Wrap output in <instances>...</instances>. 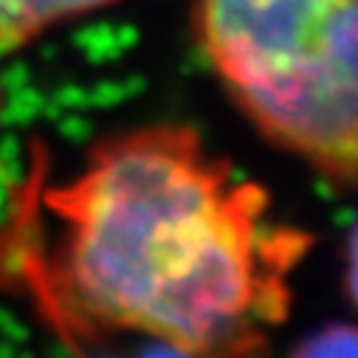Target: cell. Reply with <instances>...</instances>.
Wrapping results in <instances>:
<instances>
[{
  "label": "cell",
  "mask_w": 358,
  "mask_h": 358,
  "mask_svg": "<svg viewBox=\"0 0 358 358\" xmlns=\"http://www.w3.org/2000/svg\"><path fill=\"white\" fill-rule=\"evenodd\" d=\"M48 288L87 330L147 336L181 358H268L310 234L285 226L192 127L113 136L51 187Z\"/></svg>",
  "instance_id": "obj_1"
},
{
  "label": "cell",
  "mask_w": 358,
  "mask_h": 358,
  "mask_svg": "<svg viewBox=\"0 0 358 358\" xmlns=\"http://www.w3.org/2000/svg\"><path fill=\"white\" fill-rule=\"evenodd\" d=\"M291 358H358V338L355 327L347 322L327 324L319 333L308 336Z\"/></svg>",
  "instance_id": "obj_4"
},
{
  "label": "cell",
  "mask_w": 358,
  "mask_h": 358,
  "mask_svg": "<svg viewBox=\"0 0 358 358\" xmlns=\"http://www.w3.org/2000/svg\"><path fill=\"white\" fill-rule=\"evenodd\" d=\"M116 0H0V51H15L59 23L113 6Z\"/></svg>",
  "instance_id": "obj_3"
},
{
  "label": "cell",
  "mask_w": 358,
  "mask_h": 358,
  "mask_svg": "<svg viewBox=\"0 0 358 358\" xmlns=\"http://www.w3.org/2000/svg\"><path fill=\"white\" fill-rule=\"evenodd\" d=\"M358 0H198L206 59L243 116L333 184L358 166Z\"/></svg>",
  "instance_id": "obj_2"
}]
</instances>
